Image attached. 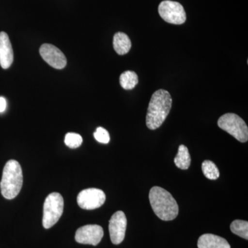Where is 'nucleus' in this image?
<instances>
[{"mask_svg": "<svg viewBox=\"0 0 248 248\" xmlns=\"http://www.w3.org/2000/svg\"><path fill=\"white\" fill-rule=\"evenodd\" d=\"M172 99L166 90L159 89L152 95L147 112L146 124L152 130L159 128L167 118L172 108Z\"/></svg>", "mask_w": 248, "mask_h": 248, "instance_id": "nucleus-1", "label": "nucleus"}, {"mask_svg": "<svg viewBox=\"0 0 248 248\" xmlns=\"http://www.w3.org/2000/svg\"><path fill=\"white\" fill-rule=\"evenodd\" d=\"M94 137L98 142L102 143H108L110 141V135L106 129L99 127L94 132Z\"/></svg>", "mask_w": 248, "mask_h": 248, "instance_id": "nucleus-19", "label": "nucleus"}, {"mask_svg": "<svg viewBox=\"0 0 248 248\" xmlns=\"http://www.w3.org/2000/svg\"><path fill=\"white\" fill-rule=\"evenodd\" d=\"M40 53L43 60L54 68L62 69L66 66V57L55 46L45 44L40 47Z\"/></svg>", "mask_w": 248, "mask_h": 248, "instance_id": "nucleus-10", "label": "nucleus"}, {"mask_svg": "<svg viewBox=\"0 0 248 248\" xmlns=\"http://www.w3.org/2000/svg\"><path fill=\"white\" fill-rule=\"evenodd\" d=\"M159 14L165 22L180 25L186 21V14L184 6L177 1L166 0L159 4Z\"/></svg>", "mask_w": 248, "mask_h": 248, "instance_id": "nucleus-6", "label": "nucleus"}, {"mask_svg": "<svg viewBox=\"0 0 248 248\" xmlns=\"http://www.w3.org/2000/svg\"><path fill=\"white\" fill-rule=\"evenodd\" d=\"M202 171L207 179L210 180H216L219 177V171L216 165L213 161L205 160L202 163Z\"/></svg>", "mask_w": 248, "mask_h": 248, "instance_id": "nucleus-16", "label": "nucleus"}, {"mask_svg": "<svg viewBox=\"0 0 248 248\" xmlns=\"http://www.w3.org/2000/svg\"><path fill=\"white\" fill-rule=\"evenodd\" d=\"M104 236V230L98 225H86L77 231L76 240L81 244L97 246Z\"/></svg>", "mask_w": 248, "mask_h": 248, "instance_id": "nucleus-8", "label": "nucleus"}, {"mask_svg": "<svg viewBox=\"0 0 248 248\" xmlns=\"http://www.w3.org/2000/svg\"><path fill=\"white\" fill-rule=\"evenodd\" d=\"M197 246L198 248H231L227 240L213 234L202 235Z\"/></svg>", "mask_w": 248, "mask_h": 248, "instance_id": "nucleus-12", "label": "nucleus"}, {"mask_svg": "<svg viewBox=\"0 0 248 248\" xmlns=\"http://www.w3.org/2000/svg\"><path fill=\"white\" fill-rule=\"evenodd\" d=\"M63 199L58 192L50 194L46 199L44 205L43 223L46 229L53 227L58 223L63 214Z\"/></svg>", "mask_w": 248, "mask_h": 248, "instance_id": "nucleus-5", "label": "nucleus"}, {"mask_svg": "<svg viewBox=\"0 0 248 248\" xmlns=\"http://www.w3.org/2000/svg\"><path fill=\"white\" fill-rule=\"evenodd\" d=\"M120 85L125 90L133 89L139 82L138 76L134 71H127L121 75Z\"/></svg>", "mask_w": 248, "mask_h": 248, "instance_id": "nucleus-15", "label": "nucleus"}, {"mask_svg": "<svg viewBox=\"0 0 248 248\" xmlns=\"http://www.w3.org/2000/svg\"><path fill=\"white\" fill-rule=\"evenodd\" d=\"M23 184L22 170L16 160H9L3 170L2 178L0 182L1 192L7 200L17 197Z\"/></svg>", "mask_w": 248, "mask_h": 248, "instance_id": "nucleus-3", "label": "nucleus"}, {"mask_svg": "<svg viewBox=\"0 0 248 248\" xmlns=\"http://www.w3.org/2000/svg\"><path fill=\"white\" fill-rule=\"evenodd\" d=\"M106 202L104 191L97 188L86 189L78 196V203L84 210H94L100 208Z\"/></svg>", "mask_w": 248, "mask_h": 248, "instance_id": "nucleus-7", "label": "nucleus"}, {"mask_svg": "<svg viewBox=\"0 0 248 248\" xmlns=\"http://www.w3.org/2000/svg\"><path fill=\"white\" fill-rule=\"evenodd\" d=\"M64 142L69 148H77L81 146L83 139L79 134L69 133L66 134Z\"/></svg>", "mask_w": 248, "mask_h": 248, "instance_id": "nucleus-18", "label": "nucleus"}, {"mask_svg": "<svg viewBox=\"0 0 248 248\" xmlns=\"http://www.w3.org/2000/svg\"><path fill=\"white\" fill-rule=\"evenodd\" d=\"M232 232L246 240L248 239V222L235 220L231 225Z\"/></svg>", "mask_w": 248, "mask_h": 248, "instance_id": "nucleus-17", "label": "nucleus"}, {"mask_svg": "<svg viewBox=\"0 0 248 248\" xmlns=\"http://www.w3.org/2000/svg\"><path fill=\"white\" fill-rule=\"evenodd\" d=\"M218 126L229 133L241 143L248 140V128L246 122L239 116L234 113H227L222 115L218 122Z\"/></svg>", "mask_w": 248, "mask_h": 248, "instance_id": "nucleus-4", "label": "nucleus"}, {"mask_svg": "<svg viewBox=\"0 0 248 248\" xmlns=\"http://www.w3.org/2000/svg\"><path fill=\"white\" fill-rule=\"evenodd\" d=\"M149 200L155 215L165 221H172L179 214L177 202L167 190L154 186L150 190Z\"/></svg>", "mask_w": 248, "mask_h": 248, "instance_id": "nucleus-2", "label": "nucleus"}, {"mask_svg": "<svg viewBox=\"0 0 248 248\" xmlns=\"http://www.w3.org/2000/svg\"><path fill=\"white\" fill-rule=\"evenodd\" d=\"M131 41L124 32H117L113 37V47L118 55H125L131 48Z\"/></svg>", "mask_w": 248, "mask_h": 248, "instance_id": "nucleus-13", "label": "nucleus"}, {"mask_svg": "<svg viewBox=\"0 0 248 248\" xmlns=\"http://www.w3.org/2000/svg\"><path fill=\"white\" fill-rule=\"evenodd\" d=\"M14 62V50L9 35L5 32H0V66L7 69Z\"/></svg>", "mask_w": 248, "mask_h": 248, "instance_id": "nucleus-11", "label": "nucleus"}, {"mask_svg": "<svg viewBox=\"0 0 248 248\" xmlns=\"http://www.w3.org/2000/svg\"><path fill=\"white\" fill-rule=\"evenodd\" d=\"M127 218L122 211L116 212L109 221V232L112 244H120L125 238Z\"/></svg>", "mask_w": 248, "mask_h": 248, "instance_id": "nucleus-9", "label": "nucleus"}, {"mask_svg": "<svg viewBox=\"0 0 248 248\" xmlns=\"http://www.w3.org/2000/svg\"><path fill=\"white\" fill-rule=\"evenodd\" d=\"M174 164L177 168L182 170H187L190 167L191 157L187 147L184 145L179 146L177 156L174 159Z\"/></svg>", "mask_w": 248, "mask_h": 248, "instance_id": "nucleus-14", "label": "nucleus"}, {"mask_svg": "<svg viewBox=\"0 0 248 248\" xmlns=\"http://www.w3.org/2000/svg\"><path fill=\"white\" fill-rule=\"evenodd\" d=\"M6 108V101L4 97H0V112H4Z\"/></svg>", "mask_w": 248, "mask_h": 248, "instance_id": "nucleus-20", "label": "nucleus"}]
</instances>
